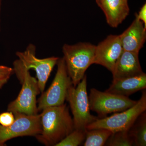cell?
<instances>
[{
    "label": "cell",
    "mask_w": 146,
    "mask_h": 146,
    "mask_svg": "<svg viewBox=\"0 0 146 146\" xmlns=\"http://www.w3.org/2000/svg\"><path fill=\"white\" fill-rule=\"evenodd\" d=\"M42 131L35 137L46 146H55L75 129L66 104L45 108L40 114Z\"/></svg>",
    "instance_id": "obj_1"
},
{
    "label": "cell",
    "mask_w": 146,
    "mask_h": 146,
    "mask_svg": "<svg viewBox=\"0 0 146 146\" xmlns=\"http://www.w3.org/2000/svg\"><path fill=\"white\" fill-rule=\"evenodd\" d=\"M13 66V72L20 80L22 87L16 99L9 104L7 111L14 115H37L38 110L36 96L41 93L38 81L31 75L29 70L24 67L19 59L14 61Z\"/></svg>",
    "instance_id": "obj_2"
},
{
    "label": "cell",
    "mask_w": 146,
    "mask_h": 146,
    "mask_svg": "<svg viewBox=\"0 0 146 146\" xmlns=\"http://www.w3.org/2000/svg\"><path fill=\"white\" fill-rule=\"evenodd\" d=\"M95 48L96 46L89 43L63 45V58L73 86L80 82L86 70L94 64Z\"/></svg>",
    "instance_id": "obj_3"
},
{
    "label": "cell",
    "mask_w": 146,
    "mask_h": 146,
    "mask_svg": "<svg viewBox=\"0 0 146 146\" xmlns=\"http://www.w3.org/2000/svg\"><path fill=\"white\" fill-rule=\"evenodd\" d=\"M66 100L72 113L75 129L86 131L87 126L98 119L90 113L86 75L76 86L70 87Z\"/></svg>",
    "instance_id": "obj_4"
},
{
    "label": "cell",
    "mask_w": 146,
    "mask_h": 146,
    "mask_svg": "<svg viewBox=\"0 0 146 146\" xmlns=\"http://www.w3.org/2000/svg\"><path fill=\"white\" fill-rule=\"evenodd\" d=\"M146 110V92L142 93L140 99L132 107L110 117L98 118L89 125L86 130L103 128L112 132L129 130L138 117Z\"/></svg>",
    "instance_id": "obj_5"
},
{
    "label": "cell",
    "mask_w": 146,
    "mask_h": 146,
    "mask_svg": "<svg viewBox=\"0 0 146 146\" xmlns=\"http://www.w3.org/2000/svg\"><path fill=\"white\" fill-rule=\"evenodd\" d=\"M56 65L57 71L52 83L46 92L42 93L38 100V111L47 108L64 104L68 90L73 85L63 57L59 58Z\"/></svg>",
    "instance_id": "obj_6"
},
{
    "label": "cell",
    "mask_w": 146,
    "mask_h": 146,
    "mask_svg": "<svg viewBox=\"0 0 146 146\" xmlns=\"http://www.w3.org/2000/svg\"><path fill=\"white\" fill-rule=\"evenodd\" d=\"M88 97L90 110L96 112L99 118L105 117L110 113L125 110L137 102L128 97L102 92L94 88L91 89Z\"/></svg>",
    "instance_id": "obj_7"
},
{
    "label": "cell",
    "mask_w": 146,
    "mask_h": 146,
    "mask_svg": "<svg viewBox=\"0 0 146 146\" xmlns=\"http://www.w3.org/2000/svg\"><path fill=\"white\" fill-rule=\"evenodd\" d=\"M16 55L25 68L29 70L33 69L35 71L39 90L43 93L59 58L52 56L42 59L38 58L36 56V47L32 44H30L24 51L17 52Z\"/></svg>",
    "instance_id": "obj_8"
},
{
    "label": "cell",
    "mask_w": 146,
    "mask_h": 146,
    "mask_svg": "<svg viewBox=\"0 0 146 146\" xmlns=\"http://www.w3.org/2000/svg\"><path fill=\"white\" fill-rule=\"evenodd\" d=\"M15 120L8 126L0 125V146L12 138L24 136H36L42 131L40 115L15 114Z\"/></svg>",
    "instance_id": "obj_9"
},
{
    "label": "cell",
    "mask_w": 146,
    "mask_h": 146,
    "mask_svg": "<svg viewBox=\"0 0 146 146\" xmlns=\"http://www.w3.org/2000/svg\"><path fill=\"white\" fill-rule=\"evenodd\" d=\"M123 50L120 35H110L96 46L94 64L112 72Z\"/></svg>",
    "instance_id": "obj_10"
},
{
    "label": "cell",
    "mask_w": 146,
    "mask_h": 146,
    "mask_svg": "<svg viewBox=\"0 0 146 146\" xmlns=\"http://www.w3.org/2000/svg\"><path fill=\"white\" fill-rule=\"evenodd\" d=\"M123 50L139 54L146 39V27L137 17L126 30L120 35Z\"/></svg>",
    "instance_id": "obj_11"
},
{
    "label": "cell",
    "mask_w": 146,
    "mask_h": 146,
    "mask_svg": "<svg viewBox=\"0 0 146 146\" xmlns=\"http://www.w3.org/2000/svg\"><path fill=\"white\" fill-rule=\"evenodd\" d=\"M111 72L113 80L136 76L143 74L139 62L138 54L123 50Z\"/></svg>",
    "instance_id": "obj_12"
},
{
    "label": "cell",
    "mask_w": 146,
    "mask_h": 146,
    "mask_svg": "<svg viewBox=\"0 0 146 146\" xmlns=\"http://www.w3.org/2000/svg\"><path fill=\"white\" fill-rule=\"evenodd\" d=\"M103 11L107 23L117 28L129 15V9L127 0H96Z\"/></svg>",
    "instance_id": "obj_13"
},
{
    "label": "cell",
    "mask_w": 146,
    "mask_h": 146,
    "mask_svg": "<svg viewBox=\"0 0 146 146\" xmlns=\"http://www.w3.org/2000/svg\"><path fill=\"white\" fill-rule=\"evenodd\" d=\"M146 74L112 80L109 88L105 91L112 94L128 97L137 91L145 89Z\"/></svg>",
    "instance_id": "obj_14"
},
{
    "label": "cell",
    "mask_w": 146,
    "mask_h": 146,
    "mask_svg": "<svg viewBox=\"0 0 146 146\" xmlns=\"http://www.w3.org/2000/svg\"><path fill=\"white\" fill-rule=\"evenodd\" d=\"M128 132L133 140V145H146V111L138 117L129 129Z\"/></svg>",
    "instance_id": "obj_15"
},
{
    "label": "cell",
    "mask_w": 146,
    "mask_h": 146,
    "mask_svg": "<svg viewBox=\"0 0 146 146\" xmlns=\"http://www.w3.org/2000/svg\"><path fill=\"white\" fill-rule=\"evenodd\" d=\"M112 133L108 129L103 128L86 130L84 146H104Z\"/></svg>",
    "instance_id": "obj_16"
},
{
    "label": "cell",
    "mask_w": 146,
    "mask_h": 146,
    "mask_svg": "<svg viewBox=\"0 0 146 146\" xmlns=\"http://www.w3.org/2000/svg\"><path fill=\"white\" fill-rule=\"evenodd\" d=\"M105 145L131 146L133 145V142L129 135L128 130L121 131L112 133Z\"/></svg>",
    "instance_id": "obj_17"
},
{
    "label": "cell",
    "mask_w": 146,
    "mask_h": 146,
    "mask_svg": "<svg viewBox=\"0 0 146 146\" xmlns=\"http://www.w3.org/2000/svg\"><path fill=\"white\" fill-rule=\"evenodd\" d=\"M86 131L74 129L55 146H78L84 141Z\"/></svg>",
    "instance_id": "obj_18"
},
{
    "label": "cell",
    "mask_w": 146,
    "mask_h": 146,
    "mask_svg": "<svg viewBox=\"0 0 146 146\" xmlns=\"http://www.w3.org/2000/svg\"><path fill=\"white\" fill-rule=\"evenodd\" d=\"M15 116L12 112L7 111L0 114V125L3 126H8L13 123Z\"/></svg>",
    "instance_id": "obj_19"
},
{
    "label": "cell",
    "mask_w": 146,
    "mask_h": 146,
    "mask_svg": "<svg viewBox=\"0 0 146 146\" xmlns=\"http://www.w3.org/2000/svg\"><path fill=\"white\" fill-rule=\"evenodd\" d=\"M13 73V68L0 65V80H8Z\"/></svg>",
    "instance_id": "obj_20"
},
{
    "label": "cell",
    "mask_w": 146,
    "mask_h": 146,
    "mask_svg": "<svg viewBox=\"0 0 146 146\" xmlns=\"http://www.w3.org/2000/svg\"><path fill=\"white\" fill-rule=\"evenodd\" d=\"M137 17L140 21L143 23L145 27H146V5H145L141 8L138 14L136 13Z\"/></svg>",
    "instance_id": "obj_21"
},
{
    "label": "cell",
    "mask_w": 146,
    "mask_h": 146,
    "mask_svg": "<svg viewBox=\"0 0 146 146\" xmlns=\"http://www.w3.org/2000/svg\"><path fill=\"white\" fill-rule=\"evenodd\" d=\"M8 81V80H0V89H1L2 87Z\"/></svg>",
    "instance_id": "obj_22"
},
{
    "label": "cell",
    "mask_w": 146,
    "mask_h": 146,
    "mask_svg": "<svg viewBox=\"0 0 146 146\" xmlns=\"http://www.w3.org/2000/svg\"><path fill=\"white\" fill-rule=\"evenodd\" d=\"M1 0H0V32L1 31Z\"/></svg>",
    "instance_id": "obj_23"
}]
</instances>
